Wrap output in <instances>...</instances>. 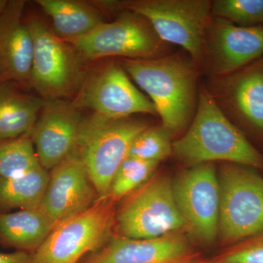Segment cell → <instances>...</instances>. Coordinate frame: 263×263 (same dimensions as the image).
<instances>
[{
    "label": "cell",
    "instance_id": "cell-1",
    "mask_svg": "<svg viewBox=\"0 0 263 263\" xmlns=\"http://www.w3.org/2000/svg\"><path fill=\"white\" fill-rule=\"evenodd\" d=\"M173 155L187 167L230 162L263 171V154L228 119L206 87L199 91L190 127L173 142Z\"/></svg>",
    "mask_w": 263,
    "mask_h": 263
},
{
    "label": "cell",
    "instance_id": "cell-2",
    "mask_svg": "<svg viewBox=\"0 0 263 263\" xmlns=\"http://www.w3.org/2000/svg\"><path fill=\"white\" fill-rule=\"evenodd\" d=\"M122 66L148 95L171 136L184 130L196 111L199 66L190 57L179 54L123 59Z\"/></svg>",
    "mask_w": 263,
    "mask_h": 263
},
{
    "label": "cell",
    "instance_id": "cell-3",
    "mask_svg": "<svg viewBox=\"0 0 263 263\" xmlns=\"http://www.w3.org/2000/svg\"><path fill=\"white\" fill-rule=\"evenodd\" d=\"M148 126L129 117L110 119L94 114L83 120L76 148L99 198L108 197L118 169L135 138Z\"/></svg>",
    "mask_w": 263,
    "mask_h": 263
},
{
    "label": "cell",
    "instance_id": "cell-4",
    "mask_svg": "<svg viewBox=\"0 0 263 263\" xmlns=\"http://www.w3.org/2000/svg\"><path fill=\"white\" fill-rule=\"evenodd\" d=\"M258 171L230 162L221 165L219 235L226 245L263 233V177Z\"/></svg>",
    "mask_w": 263,
    "mask_h": 263
},
{
    "label": "cell",
    "instance_id": "cell-5",
    "mask_svg": "<svg viewBox=\"0 0 263 263\" xmlns=\"http://www.w3.org/2000/svg\"><path fill=\"white\" fill-rule=\"evenodd\" d=\"M118 235L136 239L160 238L187 228L180 212L167 175L152 176L128 195L116 211Z\"/></svg>",
    "mask_w": 263,
    "mask_h": 263
},
{
    "label": "cell",
    "instance_id": "cell-6",
    "mask_svg": "<svg viewBox=\"0 0 263 263\" xmlns=\"http://www.w3.org/2000/svg\"><path fill=\"white\" fill-rule=\"evenodd\" d=\"M115 202L100 197L89 209L59 223L33 252L34 263H80L103 247L115 227Z\"/></svg>",
    "mask_w": 263,
    "mask_h": 263
},
{
    "label": "cell",
    "instance_id": "cell-7",
    "mask_svg": "<svg viewBox=\"0 0 263 263\" xmlns=\"http://www.w3.org/2000/svg\"><path fill=\"white\" fill-rule=\"evenodd\" d=\"M212 4L209 0H139L124 3L129 11L148 21L161 41L182 48L198 66L205 59Z\"/></svg>",
    "mask_w": 263,
    "mask_h": 263
},
{
    "label": "cell",
    "instance_id": "cell-8",
    "mask_svg": "<svg viewBox=\"0 0 263 263\" xmlns=\"http://www.w3.org/2000/svg\"><path fill=\"white\" fill-rule=\"evenodd\" d=\"M79 53L89 60L119 57L124 60H148L164 56L166 44L148 21L129 11L114 22H103L81 37L67 40Z\"/></svg>",
    "mask_w": 263,
    "mask_h": 263
},
{
    "label": "cell",
    "instance_id": "cell-9",
    "mask_svg": "<svg viewBox=\"0 0 263 263\" xmlns=\"http://www.w3.org/2000/svg\"><path fill=\"white\" fill-rule=\"evenodd\" d=\"M207 89L249 141L263 146V57L229 75L213 78Z\"/></svg>",
    "mask_w": 263,
    "mask_h": 263
},
{
    "label": "cell",
    "instance_id": "cell-10",
    "mask_svg": "<svg viewBox=\"0 0 263 263\" xmlns=\"http://www.w3.org/2000/svg\"><path fill=\"white\" fill-rule=\"evenodd\" d=\"M176 204L200 241L211 245L219 235L220 188L214 163L187 167L173 180Z\"/></svg>",
    "mask_w": 263,
    "mask_h": 263
},
{
    "label": "cell",
    "instance_id": "cell-11",
    "mask_svg": "<svg viewBox=\"0 0 263 263\" xmlns=\"http://www.w3.org/2000/svg\"><path fill=\"white\" fill-rule=\"evenodd\" d=\"M34 44L30 82L48 100H58L75 86L79 63L75 48L61 39L42 21L27 22Z\"/></svg>",
    "mask_w": 263,
    "mask_h": 263
},
{
    "label": "cell",
    "instance_id": "cell-12",
    "mask_svg": "<svg viewBox=\"0 0 263 263\" xmlns=\"http://www.w3.org/2000/svg\"><path fill=\"white\" fill-rule=\"evenodd\" d=\"M73 105L110 119L136 114L157 115L150 99L133 84L122 65L110 64L85 83Z\"/></svg>",
    "mask_w": 263,
    "mask_h": 263
},
{
    "label": "cell",
    "instance_id": "cell-13",
    "mask_svg": "<svg viewBox=\"0 0 263 263\" xmlns=\"http://www.w3.org/2000/svg\"><path fill=\"white\" fill-rule=\"evenodd\" d=\"M263 57V26L245 27L212 16L205 35V59L213 78L222 77Z\"/></svg>",
    "mask_w": 263,
    "mask_h": 263
},
{
    "label": "cell",
    "instance_id": "cell-14",
    "mask_svg": "<svg viewBox=\"0 0 263 263\" xmlns=\"http://www.w3.org/2000/svg\"><path fill=\"white\" fill-rule=\"evenodd\" d=\"M99 199L77 148L51 170L41 208L56 226Z\"/></svg>",
    "mask_w": 263,
    "mask_h": 263
},
{
    "label": "cell",
    "instance_id": "cell-15",
    "mask_svg": "<svg viewBox=\"0 0 263 263\" xmlns=\"http://www.w3.org/2000/svg\"><path fill=\"white\" fill-rule=\"evenodd\" d=\"M84 119L73 103L48 100L31 131L38 160L51 170L75 149Z\"/></svg>",
    "mask_w": 263,
    "mask_h": 263
},
{
    "label": "cell",
    "instance_id": "cell-16",
    "mask_svg": "<svg viewBox=\"0 0 263 263\" xmlns=\"http://www.w3.org/2000/svg\"><path fill=\"white\" fill-rule=\"evenodd\" d=\"M191 256L187 239L179 233L148 239L117 235L80 263H187Z\"/></svg>",
    "mask_w": 263,
    "mask_h": 263
},
{
    "label": "cell",
    "instance_id": "cell-17",
    "mask_svg": "<svg viewBox=\"0 0 263 263\" xmlns=\"http://www.w3.org/2000/svg\"><path fill=\"white\" fill-rule=\"evenodd\" d=\"M23 2L8 3L0 13V81H30L34 44L22 21Z\"/></svg>",
    "mask_w": 263,
    "mask_h": 263
},
{
    "label": "cell",
    "instance_id": "cell-18",
    "mask_svg": "<svg viewBox=\"0 0 263 263\" xmlns=\"http://www.w3.org/2000/svg\"><path fill=\"white\" fill-rule=\"evenodd\" d=\"M54 227L41 206L3 213L0 214V245L33 253Z\"/></svg>",
    "mask_w": 263,
    "mask_h": 263
},
{
    "label": "cell",
    "instance_id": "cell-19",
    "mask_svg": "<svg viewBox=\"0 0 263 263\" xmlns=\"http://www.w3.org/2000/svg\"><path fill=\"white\" fill-rule=\"evenodd\" d=\"M37 4L51 18L53 32L63 41L87 34L103 23L98 10L70 0H38Z\"/></svg>",
    "mask_w": 263,
    "mask_h": 263
},
{
    "label": "cell",
    "instance_id": "cell-20",
    "mask_svg": "<svg viewBox=\"0 0 263 263\" xmlns=\"http://www.w3.org/2000/svg\"><path fill=\"white\" fill-rule=\"evenodd\" d=\"M43 104L40 99L0 86V142L31 133Z\"/></svg>",
    "mask_w": 263,
    "mask_h": 263
},
{
    "label": "cell",
    "instance_id": "cell-21",
    "mask_svg": "<svg viewBox=\"0 0 263 263\" xmlns=\"http://www.w3.org/2000/svg\"><path fill=\"white\" fill-rule=\"evenodd\" d=\"M49 178L42 166L21 177L0 178V214L41 206Z\"/></svg>",
    "mask_w": 263,
    "mask_h": 263
},
{
    "label": "cell",
    "instance_id": "cell-22",
    "mask_svg": "<svg viewBox=\"0 0 263 263\" xmlns=\"http://www.w3.org/2000/svg\"><path fill=\"white\" fill-rule=\"evenodd\" d=\"M41 166L31 133L0 142V178L21 177Z\"/></svg>",
    "mask_w": 263,
    "mask_h": 263
},
{
    "label": "cell",
    "instance_id": "cell-23",
    "mask_svg": "<svg viewBox=\"0 0 263 263\" xmlns=\"http://www.w3.org/2000/svg\"><path fill=\"white\" fill-rule=\"evenodd\" d=\"M159 163L127 157L118 169L108 197L114 201L134 193L152 178Z\"/></svg>",
    "mask_w": 263,
    "mask_h": 263
},
{
    "label": "cell",
    "instance_id": "cell-24",
    "mask_svg": "<svg viewBox=\"0 0 263 263\" xmlns=\"http://www.w3.org/2000/svg\"><path fill=\"white\" fill-rule=\"evenodd\" d=\"M171 137L162 125L148 127L135 138L128 157L160 164L173 155Z\"/></svg>",
    "mask_w": 263,
    "mask_h": 263
},
{
    "label": "cell",
    "instance_id": "cell-25",
    "mask_svg": "<svg viewBox=\"0 0 263 263\" xmlns=\"http://www.w3.org/2000/svg\"><path fill=\"white\" fill-rule=\"evenodd\" d=\"M212 14L240 27L263 26V0H215Z\"/></svg>",
    "mask_w": 263,
    "mask_h": 263
},
{
    "label": "cell",
    "instance_id": "cell-26",
    "mask_svg": "<svg viewBox=\"0 0 263 263\" xmlns=\"http://www.w3.org/2000/svg\"><path fill=\"white\" fill-rule=\"evenodd\" d=\"M215 263H263V233L237 243Z\"/></svg>",
    "mask_w": 263,
    "mask_h": 263
},
{
    "label": "cell",
    "instance_id": "cell-27",
    "mask_svg": "<svg viewBox=\"0 0 263 263\" xmlns=\"http://www.w3.org/2000/svg\"><path fill=\"white\" fill-rule=\"evenodd\" d=\"M0 263H34L33 254L23 251H15L13 253H1Z\"/></svg>",
    "mask_w": 263,
    "mask_h": 263
},
{
    "label": "cell",
    "instance_id": "cell-28",
    "mask_svg": "<svg viewBox=\"0 0 263 263\" xmlns=\"http://www.w3.org/2000/svg\"><path fill=\"white\" fill-rule=\"evenodd\" d=\"M7 4H8V2L5 1V0H0V13L5 9Z\"/></svg>",
    "mask_w": 263,
    "mask_h": 263
},
{
    "label": "cell",
    "instance_id": "cell-29",
    "mask_svg": "<svg viewBox=\"0 0 263 263\" xmlns=\"http://www.w3.org/2000/svg\"><path fill=\"white\" fill-rule=\"evenodd\" d=\"M201 263H215L214 260L210 261V262H201Z\"/></svg>",
    "mask_w": 263,
    "mask_h": 263
}]
</instances>
